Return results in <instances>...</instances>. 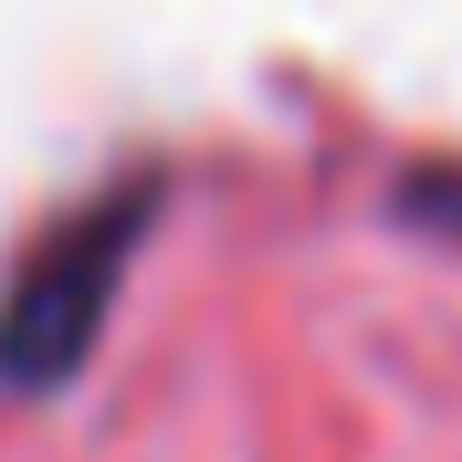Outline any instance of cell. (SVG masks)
Wrapping results in <instances>:
<instances>
[{"instance_id": "cell-2", "label": "cell", "mask_w": 462, "mask_h": 462, "mask_svg": "<svg viewBox=\"0 0 462 462\" xmlns=\"http://www.w3.org/2000/svg\"><path fill=\"white\" fill-rule=\"evenodd\" d=\"M400 210L420 231H441V242H462V169H410L400 179Z\"/></svg>"}, {"instance_id": "cell-1", "label": "cell", "mask_w": 462, "mask_h": 462, "mask_svg": "<svg viewBox=\"0 0 462 462\" xmlns=\"http://www.w3.org/2000/svg\"><path fill=\"white\" fill-rule=\"evenodd\" d=\"M147 221H158V189L137 179V189L74 210V221L11 273V305H0V378H11V389H63V378L85 368L95 326H106V305H116V273H126V253H137Z\"/></svg>"}]
</instances>
